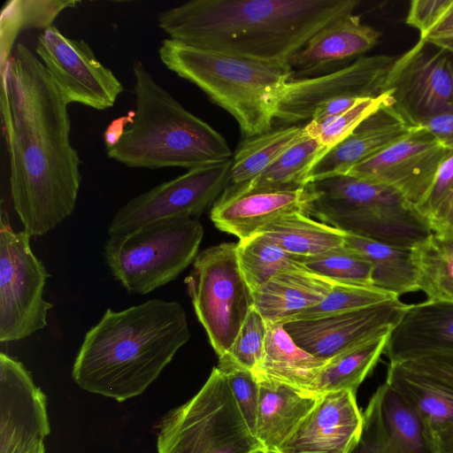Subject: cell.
Returning <instances> with one entry per match:
<instances>
[{"label":"cell","instance_id":"cell-1","mask_svg":"<svg viewBox=\"0 0 453 453\" xmlns=\"http://www.w3.org/2000/svg\"><path fill=\"white\" fill-rule=\"evenodd\" d=\"M0 104L12 205L24 230L41 236L73 213L81 159L71 143L68 104L23 43L1 72Z\"/></svg>","mask_w":453,"mask_h":453},{"label":"cell","instance_id":"cell-2","mask_svg":"<svg viewBox=\"0 0 453 453\" xmlns=\"http://www.w3.org/2000/svg\"><path fill=\"white\" fill-rule=\"evenodd\" d=\"M359 0H192L163 11L174 41L255 61L289 65L319 30L354 13Z\"/></svg>","mask_w":453,"mask_h":453},{"label":"cell","instance_id":"cell-3","mask_svg":"<svg viewBox=\"0 0 453 453\" xmlns=\"http://www.w3.org/2000/svg\"><path fill=\"white\" fill-rule=\"evenodd\" d=\"M190 336L178 302L154 298L109 308L86 333L72 377L83 390L124 402L142 394Z\"/></svg>","mask_w":453,"mask_h":453},{"label":"cell","instance_id":"cell-4","mask_svg":"<svg viewBox=\"0 0 453 453\" xmlns=\"http://www.w3.org/2000/svg\"><path fill=\"white\" fill-rule=\"evenodd\" d=\"M134 109L108 127V157L133 168L188 170L232 158L226 139L185 109L141 61L133 65Z\"/></svg>","mask_w":453,"mask_h":453},{"label":"cell","instance_id":"cell-5","mask_svg":"<svg viewBox=\"0 0 453 453\" xmlns=\"http://www.w3.org/2000/svg\"><path fill=\"white\" fill-rule=\"evenodd\" d=\"M158 55L170 71L232 115L245 138L273 129L279 101L294 78L289 65L199 49L170 38L162 41Z\"/></svg>","mask_w":453,"mask_h":453},{"label":"cell","instance_id":"cell-6","mask_svg":"<svg viewBox=\"0 0 453 453\" xmlns=\"http://www.w3.org/2000/svg\"><path fill=\"white\" fill-rule=\"evenodd\" d=\"M303 213L343 232L413 248L432 232L428 219L394 188L347 174L310 181Z\"/></svg>","mask_w":453,"mask_h":453},{"label":"cell","instance_id":"cell-7","mask_svg":"<svg viewBox=\"0 0 453 453\" xmlns=\"http://www.w3.org/2000/svg\"><path fill=\"white\" fill-rule=\"evenodd\" d=\"M108 236L104 257L112 276L128 293L145 296L193 264L203 229L196 219L173 217Z\"/></svg>","mask_w":453,"mask_h":453},{"label":"cell","instance_id":"cell-8","mask_svg":"<svg viewBox=\"0 0 453 453\" xmlns=\"http://www.w3.org/2000/svg\"><path fill=\"white\" fill-rule=\"evenodd\" d=\"M258 448L217 366L200 390L157 426V453H252Z\"/></svg>","mask_w":453,"mask_h":453},{"label":"cell","instance_id":"cell-9","mask_svg":"<svg viewBox=\"0 0 453 453\" xmlns=\"http://www.w3.org/2000/svg\"><path fill=\"white\" fill-rule=\"evenodd\" d=\"M395 58L388 55L362 56L331 73L293 78L279 101L274 121L283 126L303 123L307 136L315 137L360 100L385 94L386 79Z\"/></svg>","mask_w":453,"mask_h":453},{"label":"cell","instance_id":"cell-10","mask_svg":"<svg viewBox=\"0 0 453 453\" xmlns=\"http://www.w3.org/2000/svg\"><path fill=\"white\" fill-rule=\"evenodd\" d=\"M236 248L235 242H222L203 250L185 279L196 318L219 357L227 353L253 307Z\"/></svg>","mask_w":453,"mask_h":453},{"label":"cell","instance_id":"cell-11","mask_svg":"<svg viewBox=\"0 0 453 453\" xmlns=\"http://www.w3.org/2000/svg\"><path fill=\"white\" fill-rule=\"evenodd\" d=\"M30 235L0 221V342L31 336L47 326L52 304L44 299L50 276L33 253Z\"/></svg>","mask_w":453,"mask_h":453},{"label":"cell","instance_id":"cell-12","mask_svg":"<svg viewBox=\"0 0 453 453\" xmlns=\"http://www.w3.org/2000/svg\"><path fill=\"white\" fill-rule=\"evenodd\" d=\"M231 165L232 158L193 168L133 197L114 214L108 226V235L128 233L165 218L198 219L229 184Z\"/></svg>","mask_w":453,"mask_h":453},{"label":"cell","instance_id":"cell-13","mask_svg":"<svg viewBox=\"0 0 453 453\" xmlns=\"http://www.w3.org/2000/svg\"><path fill=\"white\" fill-rule=\"evenodd\" d=\"M35 53L67 104L102 111L112 107L124 90L85 41L69 38L55 26L38 35Z\"/></svg>","mask_w":453,"mask_h":453},{"label":"cell","instance_id":"cell-14","mask_svg":"<svg viewBox=\"0 0 453 453\" xmlns=\"http://www.w3.org/2000/svg\"><path fill=\"white\" fill-rule=\"evenodd\" d=\"M384 93L404 119L418 127L432 115L453 111V64L445 51L432 50L419 39L396 57Z\"/></svg>","mask_w":453,"mask_h":453},{"label":"cell","instance_id":"cell-15","mask_svg":"<svg viewBox=\"0 0 453 453\" xmlns=\"http://www.w3.org/2000/svg\"><path fill=\"white\" fill-rule=\"evenodd\" d=\"M50 433L47 399L24 365L0 353V453H34Z\"/></svg>","mask_w":453,"mask_h":453},{"label":"cell","instance_id":"cell-16","mask_svg":"<svg viewBox=\"0 0 453 453\" xmlns=\"http://www.w3.org/2000/svg\"><path fill=\"white\" fill-rule=\"evenodd\" d=\"M407 304L399 298L346 313L283 324L294 342L312 356L328 360L370 338L388 334Z\"/></svg>","mask_w":453,"mask_h":453},{"label":"cell","instance_id":"cell-17","mask_svg":"<svg viewBox=\"0 0 453 453\" xmlns=\"http://www.w3.org/2000/svg\"><path fill=\"white\" fill-rule=\"evenodd\" d=\"M449 150L425 128L407 136L351 168L347 175L394 188L414 204L426 194Z\"/></svg>","mask_w":453,"mask_h":453},{"label":"cell","instance_id":"cell-18","mask_svg":"<svg viewBox=\"0 0 453 453\" xmlns=\"http://www.w3.org/2000/svg\"><path fill=\"white\" fill-rule=\"evenodd\" d=\"M359 438L349 453H435L432 436L386 381L362 413Z\"/></svg>","mask_w":453,"mask_h":453},{"label":"cell","instance_id":"cell-19","mask_svg":"<svg viewBox=\"0 0 453 453\" xmlns=\"http://www.w3.org/2000/svg\"><path fill=\"white\" fill-rule=\"evenodd\" d=\"M362 423L355 393H326L320 395L277 452L349 453L359 438Z\"/></svg>","mask_w":453,"mask_h":453},{"label":"cell","instance_id":"cell-20","mask_svg":"<svg viewBox=\"0 0 453 453\" xmlns=\"http://www.w3.org/2000/svg\"><path fill=\"white\" fill-rule=\"evenodd\" d=\"M309 193L298 189L247 188L227 185L211 207L215 226L240 240L257 234L264 226L287 214L304 211Z\"/></svg>","mask_w":453,"mask_h":453},{"label":"cell","instance_id":"cell-21","mask_svg":"<svg viewBox=\"0 0 453 453\" xmlns=\"http://www.w3.org/2000/svg\"><path fill=\"white\" fill-rule=\"evenodd\" d=\"M384 354L389 364L453 356V302L407 304L388 335Z\"/></svg>","mask_w":453,"mask_h":453},{"label":"cell","instance_id":"cell-22","mask_svg":"<svg viewBox=\"0 0 453 453\" xmlns=\"http://www.w3.org/2000/svg\"><path fill=\"white\" fill-rule=\"evenodd\" d=\"M417 127L396 111L389 97L315 164L309 173L308 183L347 174L355 165L395 143Z\"/></svg>","mask_w":453,"mask_h":453},{"label":"cell","instance_id":"cell-23","mask_svg":"<svg viewBox=\"0 0 453 453\" xmlns=\"http://www.w3.org/2000/svg\"><path fill=\"white\" fill-rule=\"evenodd\" d=\"M381 34L363 24L360 17L350 13L328 24L294 54L289 66L299 76L315 74L336 63L359 56L378 42Z\"/></svg>","mask_w":453,"mask_h":453},{"label":"cell","instance_id":"cell-24","mask_svg":"<svg viewBox=\"0 0 453 453\" xmlns=\"http://www.w3.org/2000/svg\"><path fill=\"white\" fill-rule=\"evenodd\" d=\"M334 283L306 267L284 269L252 293L253 307L266 323L284 324L319 303Z\"/></svg>","mask_w":453,"mask_h":453},{"label":"cell","instance_id":"cell-25","mask_svg":"<svg viewBox=\"0 0 453 453\" xmlns=\"http://www.w3.org/2000/svg\"><path fill=\"white\" fill-rule=\"evenodd\" d=\"M256 378L259 400L255 436L260 448L277 452L320 395L267 378Z\"/></svg>","mask_w":453,"mask_h":453},{"label":"cell","instance_id":"cell-26","mask_svg":"<svg viewBox=\"0 0 453 453\" xmlns=\"http://www.w3.org/2000/svg\"><path fill=\"white\" fill-rule=\"evenodd\" d=\"M326 362L299 347L283 324L267 323L264 355L253 373L312 393L316 378Z\"/></svg>","mask_w":453,"mask_h":453},{"label":"cell","instance_id":"cell-27","mask_svg":"<svg viewBox=\"0 0 453 453\" xmlns=\"http://www.w3.org/2000/svg\"><path fill=\"white\" fill-rule=\"evenodd\" d=\"M386 382L416 414L432 436L453 428V391L401 364H389Z\"/></svg>","mask_w":453,"mask_h":453},{"label":"cell","instance_id":"cell-28","mask_svg":"<svg viewBox=\"0 0 453 453\" xmlns=\"http://www.w3.org/2000/svg\"><path fill=\"white\" fill-rule=\"evenodd\" d=\"M344 246L360 254L372 265V285L399 297L418 291L411 248L396 246L346 233Z\"/></svg>","mask_w":453,"mask_h":453},{"label":"cell","instance_id":"cell-29","mask_svg":"<svg viewBox=\"0 0 453 453\" xmlns=\"http://www.w3.org/2000/svg\"><path fill=\"white\" fill-rule=\"evenodd\" d=\"M258 233L298 258L311 257L341 248L344 245L346 234V232L316 220L302 211L279 218Z\"/></svg>","mask_w":453,"mask_h":453},{"label":"cell","instance_id":"cell-30","mask_svg":"<svg viewBox=\"0 0 453 453\" xmlns=\"http://www.w3.org/2000/svg\"><path fill=\"white\" fill-rule=\"evenodd\" d=\"M388 335L370 338L328 359L319 371L311 392L318 395L341 390L356 394L384 354Z\"/></svg>","mask_w":453,"mask_h":453},{"label":"cell","instance_id":"cell-31","mask_svg":"<svg viewBox=\"0 0 453 453\" xmlns=\"http://www.w3.org/2000/svg\"><path fill=\"white\" fill-rule=\"evenodd\" d=\"M411 250L418 289L428 301L453 302V230L432 231Z\"/></svg>","mask_w":453,"mask_h":453},{"label":"cell","instance_id":"cell-32","mask_svg":"<svg viewBox=\"0 0 453 453\" xmlns=\"http://www.w3.org/2000/svg\"><path fill=\"white\" fill-rule=\"evenodd\" d=\"M306 136L303 125H293L245 138L233 154L228 185H242L253 180L287 150Z\"/></svg>","mask_w":453,"mask_h":453},{"label":"cell","instance_id":"cell-33","mask_svg":"<svg viewBox=\"0 0 453 453\" xmlns=\"http://www.w3.org/2000/svg\"><path fill=\"white\" fill-rule=\"evenodd\" d=\"M74 0H10L0 15V73L15 49L19 35L29 29L45 30L65 9L76 6Z\"/></svg>","mask_w":453,"mask_h":453},{"label":"cell","instance_id":"cell-34","mask_svg":"<svg viewBox=\"0 0 453 453\" xmlns=\"http://www.w3.org/2000/svg\"><path fill=\"white\" fill-rule=\"evenodd\" d=\"M326 152L327 150L317 137L306 136L287 150L256 179L234 186L247 188H303L308 183L311 170Z\"/></svg>","mask_w":453,"mask_h":453},{"label":"cell","instance_id":"cell-35","mask_svg":"<svg viewBox=\"0 0 453 453\" xmlns=\"http://www.w3.org/2000/svg\"><path fill=\"white\" fill-rule=\"evenodd\" d=\"M236 254L241 272L252 293L281 270L305 267L300 258L259 233L240 240Z\"/></svg>","mask_w":453,"mask_h":453},{"label":"cell","instance_id":"cell-36","mask_svg":"<svg viewBox=\"0 0 453 453\" xmlns=\"http://www.w3.org/2000/svg\"><path fill=\"white\" fill-rule=\"evenodd\" d=\"M300 262L311 272L334 282L373 286L372 264L344 245L318 256L300 258Z\"/></svg>","mask_w":453,"mask_h":453},{"label":"cell","instance_id":"cell-37","mask_svg":"<svg viewBox=\"0 0 453 453\" xmlns=\"http://www.w3.org/2000/svg\"><path fill=\"white\" fill-rule=\"evenodd\" d=\"M392 298L399 297L373 286L335 282L331 292L319 303L303 311L291 320L311 319L346 313Z\"/></svg>","mask_w":453,"mask_h":453},{"label":"cell","instance_id":"cell-38","mask_svg":"<svg viewBox=\"0 0 453 453\" xmlns=\"http://www.w3.org/2000/svg\"><path fill=\"white\" fill-rule=\"evenodd\" d=\"M217 367L224 373L239 411L255 435L259 400L257 379L252 371L239 365L226 355L219 357Z\"/></svg>","mask_w":453,"mask_h":453},{"label":"cell","instance_id":"cell-39","mask_svg":"<svg viewBox=\"0 0 453 453\" xmlns=\"http://www.w3.org/2000/svg\"><path fill=\"white\" fill-rule=\"evenodd\" d=\"M266 334V321L252 307L248 312L232 346L225 355L239 365L253 372L262 360Z\"/></svg>","mask_w":453,"mask_h":453},{"label":"cell","instance_id":"cell-40","mask_svg":"<svg viewBox=\"0 0 453 453\" xmlns=\"http://www.w3.org/2000/svg\"><path fill=\"white\" fill-rule=\"evenodd\" d=\"M385 93L378 97L365 98L335 117L317 137L329 151L345 139L364 119L376 111L388 98Z\"/></svg>","mask_w":453,"mask_h":453},{"label":"cell","instance_id":"cell-41","mask_svg":"<svg viewBox=\"0 0 453 453\" xmlns=\"http://www.w3.org/2000/svg\"><path fill=\"white\" fill-rule=\"evenodd\" d=\"M452 191L453 150H449L441 161L426 194L416 206L429 219Z\"/></svg>","mask_w":453,"mask_h":453},{"label":"cell","instance_id":"cell-42","mask_svg":"<svg viewBox=\"0 0 453 453\" xmlns=\"http://www.w3.org/2000/svg\"><path fill=\"white\" fill-rule=\"evenodd\" d=\"M400 364L453 391V356H432Z\"/></svg>","mask_w":453,"mask_h":453},{"label":"cell","instance_id":"cell-43","mask_svg":"<svg viewBox=\"0 0 453 453\" xmlns=\"http://www.w3.org/2000/svg\"><path fill=\"white\" fill-rule=\"evenodd\" d=\"M452 0H413L405 19V23L419 31H427L451 4Z\"/></svg>","mask_w":453,"mask_h":453},{"label":"cell","instance_id":"cell-44","mask_svg":"<svg viewBox=\"0 0 453 453\" xmlns=\"http://www.w3.org/2000/svg\"><path fill=\"white\" fill-rule=\"evenodd\" d=\"M419 39L445 52L453 54V0L434 24Z\"/></svg>","mask_w":453,"mask_h":453},{"label":"cell","instance_id":"cell-45","mask_svg":"<svg viewBox=\"0 0 453 453\" xmlns=\"http://www.w3.org/2000/svg\"><path fill=\"white\" fill-rule=\"evenodd\" d=\"M418 127L427 130L444 149L453 150V111L432 115L423 119Z\"/></svg>","mask_w":453,"mask_h":453},{"label":"cell","instance_id":"cell-46","mask_svg":"<svg viewBox=\"0 0 453 453\" xmlns=\"http://www.w3.org/2000/svg\"><path fill=\"white\" fill-rule=\"evenodd\" d=\"M428 221L432 231L453 230V191Z\"/></svg>","mask_w":453,"mask_h":453},{"label":"cell","instance_id":"cell-47","mask_svg":"<svg viewBox=\"0 0 453 453\" xmlns=\"http://www.w3.org/2000/svg\"><path fill=\"white\" fill-rule=\"evenodd\" d=\"M432 441L435 453H453V428L433 434Z\"/></svg>","mask_w":453,"mask_h":453},{"label":"cell","instance_id":"cell-48","mask_svg":"<svg viewBox=\"0 0 453 453\" xmlns=\"http://www.w3.org/2000/svg\"><path fill=\"white\" fill-rule=\"evenodd\" d=\"M252 453H278V452H275V451H269V450H266V449H264L262 448H258L257 449H256L255 451H253Z\"/></svg>","mask_w":453,"mask_h":453},{"label":"cell","instance_id":"cell-49","mask_svg":"<svg viewBox=\"0 0 453 453\" xmlns=\"http://www.w3.org/2000/svg\"><path fill=\"white\" fill-rule=\"evenodd\" d=\"M34 453H45L44 446L39 449L38 450L35 451Z\"/></svg>","mask_w":453,"mask_h":453}]
</instances>
